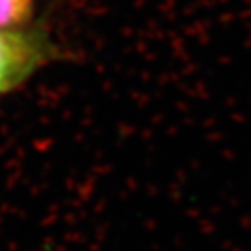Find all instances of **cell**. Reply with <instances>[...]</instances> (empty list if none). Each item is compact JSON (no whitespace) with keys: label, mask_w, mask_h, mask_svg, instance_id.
<instances>
[{"label":"cell","mask_w":251,"mask_h":251,"mask_svg":"<svg viewBox=\"0 0 251 251\" xmlns=\"http://www.w3.org/2000/svg\"><path fill=\"white\" fill-rule=\"evenodd\" d=\"M37 0H0V31H18L35 23Z\"/></svg>","instance_id":"cell-2"},{"label":"cell","mask_w":251,"mask_h":251,"mask_svg":"<svg viewBox=\"0 0 251 251\" xmlns=\"http://www.w3.org/2000/svg\"><path fill=\"white\" fill-rule=\"evenodd\" d=\"M59 56L42 21L18 31H0V96L20 89Z\"/></svg>","instance_id":"cell-1"}]
</instances>
